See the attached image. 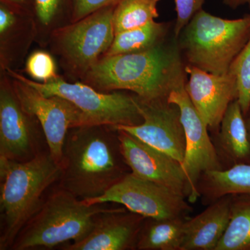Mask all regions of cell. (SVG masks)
I'll use <instances>...</instances> for the list:
<instances>
[{"instance_id":"cell-1","label":"cell","mask_w":250,"mask_h":250,"mask_svg":"<svg viewBox=\"0 0 250 250\" xmlns=\"http://www.w3.org/2000/svg\"><path fill=\"white\" fill-rule=\"evenodd\" d=\"M186 65L174 36L145 52L104 57L81 82L103 93L131 92L145 102L167 100L187 83Z\"/></svg>"},{"instance_id":"cell-2","label":"cell","mask_w":250,"mask_h":250,"mask_svg":"<svg viewBox=\"0 0 250 250\" xmlns=\"http://www.w3.org/2000/svg\"><path fill=\"white\" fill-rule=\"evenodd\" d=\"M59 187L82 200L102 196L131 172L118 131L94 125L69 129L62 147Z\"/></svg>"},{"instance_id":"cell-3","label":"cell","mask_w":250,"mask_h":250,"mask_svg":"<svg viewBox=\"0 0 250 250\" xmlns=\"http://www.w3.org/2000/svg\"><path fill=\"white\" fill-rule=\"evenodd\" d=\"M48 149L31 160L0 157V250H10L18 233L40 208L42 196L62 175Z\"/></svg>"},{"instance_id":"cell-4","label":"cell","mask_w":250,"mask_h":250,"mask_svg":"<svg viewBox=\"0 0 250 250\" xmlns=\"http://www.w3.org/2000/svg\"><path fill=\"white\" fill-rule=\"evenodd\" d=\"M103 205H87L59 187L18 233L10 250L52 249L82 241L91 231L97 216L112 208Z\"/></svg>"},{"instance_id":"cell-5","label":"cell","mask_w":250,"mask_h":250,"mask_svg":"<svg viewBox=\"0 0 250 250\" xmlns=\"http://www.w3.org/2000/svg\"><path fill=\"white\" fill-rule=\"evenodd\" d=\"M250 37V14L229 20L199 11L177 38L187 65L204 71L228 73Z\"/></svg>"},{"instance_id":"cell-6","label":"cell","mask_w":250,"mask_h":250,"mask_svg":"<svg viewBox=\"0 0 250 250\" xmlns=\"http://www.w3.org/2000/svg\"><path fill=\"white\" fill-rule=\"evenodd\" d=\"M115 6L98 10L51 35L46 48L58 61L65 80L81 82L111 47L115 37Z\"/></svg>"},{"instance_id":"cell-7","label":"cell","mask_w":250,"mask_h":250,"mask_svg":"<svg viewBox=\"0 0 250 250\" xmlns=\"http://www.w3.org/2000/svg\"><path fill=\"white\" fill-rule=\"evenodd\" d=\"M6 73L35 88L45 96H59L74 104L83 112L90 125L134 126L143 123L134 94L125 91L103 93L82 82H69L61 75L47 83H39L21 72L7 70Z\"/></svg>"},{"instance_id":"cell-8","label":"cell","mask_w":250,"mask_h":250,"mask_svg":"<svg viewBox=\"0 0 250 250\" xmlns=\"http://www.w3.org/2000/svg\"><path fill=\"white\" fill-rule=\"evenodd\" d=\"M44 143L40 121L22 108L11 77L0 72V157L18 162L31 160L45 151Z\"/></svg>"},{"instance_id":"cell-9","label":"cell","mask_w":250,"mask_h":250,"mask_svg":"<svg viewBox=\"0 0 250 250\" xmlns=\"http://www.w3.org/2000/svg\"><path fill=\"white\" fill-rule=\"evenodd\" d=\"M83 201L89 205L119 204L145 218L156 219L187 218L192 210L186 197L131 172L102 196Z\"/></svg>"},{"instance_id":"cell-10","label":"cell","mask_w":250,"mask_h":250,"mask_svg":"<svg viewBox=\"0 0 250 250\" xmlns=\"http://www.w3.org/2000/svg\"><path fill=\"white\" fill-rule=\"evenodd\" d=\"M185 84L172 91L167 100L177 104L180 110L186 138L185 155L181 165L187 180L188 201L194 204L200 198L197 184L202 174L224 167L210 139L208 126L190 101Z\"/></svg>"},{"instance_id":"cell-11","label":"cell","mask_w":250,"mask_h":250,"mask_svg":"<svg viewBox=\"0 0 250 250\" xmlns=\"http://www.w3.org/2000/svg\"><path fill=\"white\" fill-rule=\"evenodd\" d=\"M11 79L22 108L40 121L47 149L54 160L61 165L62 147L69 129L90 125L88 120L80 108L68 100L56 95L45 96L22 80Z\"/></svg>"},{"instance_id":"cell-12","label":"cell","mask_w":250,"mask_h":250,"mask_svg":"<svg viewBox=\"0 0 250 250\" xmlns=\"http://www.w3.org/2000/svg\"><path fill=\"white\" fill-rule=\"evenodd\" d=\"M143 123L134 126L118 125L149 146L166 153L182 164L185 155V132L179 108L167 100L145 102L134 95Z\"/></svg>"},{"instance_id":"cell-13","label":"cell","mask_w":250,"mask_h":250,"mask_svg":"<svg viewBox=\"0 0 250 250\" xmlns=\"http://www.w3.org/2000/svg\"><path fill=\"white\" fill-rule=\"evenodd\" d=\"M116 130L131 173L168 188L188 200L187 180L180 163L124 130Z\"/></svg>"},{"instance_id":"cell-14","label":"cell","mask_w":250,"mask_h":250,"mask_svg":"<svg viewBox=\"0 0 250 250\" xmlns=\"http://www.w3.org/2000/svg\"><path fill=\"white\" fill-rule=\"evenodd\" d=\"M188 80L186 91L208 129L218 132L225 112L238 99L236 77L229 71L215 75L191 65H186Z\"/></svg>"},{"instance_id":"cell-15","label":"cell","mask_w":250,"mask_h":250,"mask_svg":"<svg viewBox=\"0 0 250 250\" xmlns=\"http://www.w3.org/2000/svg\"><path fill=\"white\" fill-rule=\"evenodd\" d=\"M145 218L125 209L112 208L100 213L88 236L62 246L63 250H134Z\"/></svg>"},{"instance_id":"cell-16","label":"cell","mask_w":250,"mask_h":250,"mask_svg":"<svg viewBox=\"0 0 250 250\" xmlns=\"http://www.w3.org/2000/svg\"><path fill=\"white\" fill-rule=\"evenodd\" d=\"M31 13L0 3V72L20 71L36 41Z\"/></svg>"},{"instance_id":"cell-17","label":"cell","mask_w":250,"mask_h":250,"mask_svg":"<svg viewBox=\"0 0 250 250\" xmlns=\"http://www.w3.org/2000/svg\"><path fill=\"white\" fill-rule=\"evenodd\" d=\"M231 218V195L220 197L184 224L181 250H215Z\"/></svg>"},{"instance_id":"cell-18","label":"cell","mask_w":250,"mask_h":250,"mask_svg":"<svg viewBox=\"0 0 250 250\" xmlns=\"http://www.w3.org/2000/svg\"><path fill=\"white\" fill-rule=\"evenodd\" d=\"M215 145L222 164L228 167L238 164H250V144L246 118L238 100L229 106L217 132ZM224 167V166H223Z\"/></svg>"},{"instance_id":"cell-19","label":"cell","mask_w":250,"mask_h":250,"mask_svg":"<svg viewBox=\"0 0 250 250\" xmlns=\"http://www.w3.org/2000/svg\"><path fill=\"white\" fill-rule=\"evenodd\" d=\"M197 192L206 205L226 195L250 194V164L205 172L199 180Z\"/></svg>"},{"instance_id":"cell-20","label":"cell","mask_w":250,"mask_h":250,"mask_svg":"<svg viewBox=\"0 0 250 250\" xmlns=\"http://www.w3.org/2000/svg\"><path fill=\"white\" fill-rule=\"evenodd\" d=\"M187 218H146L138 237L136 250H181L184 224Z\"/></svg>"},{"instance_id":"cell-21","label":"cell","mask_w":250,"mask_h":250,"mask_svg":"<svg viewBox=\"0 0 250 250\" xmlns=\"http://www.w3.org/2000/svg\"><path fill=\"white\" fill-rule=\"evenodd\" d=\"M169 28L168 23L152 21L141 27L117 34L104 57L149 50L167 39Z\"/></svg>"},{"instance_id":"cell-22","label":"cell","mask_w":250,"mask_h":250,"mask_svg":"<svg viewBox=\"0 0 250 250\" xmlns=\"http://www.w3.org/2000/svg\"><path fill=\"white\" fill-rule=\"evenodd\" d=\"M35 20L36 43L46 48L51 35L59 28L71 23V0H33Z\"/></svg>"},{"instance_id":"cell-23","label":"cell","mask_w":250,"mask_h":250,"mask_svg":"<svg viewBox=\"0 0 250 250\" xmlns=\"http://www.w3.org/2000/svg\"><path fill=\"white\" fill-rule=\"evenodd\" d=\"M231 195V218L215 250H250V194Z\"/></svg>"},{"instance_id":"cell-24","label":"cell","mask_w":250,"mask_h":250,"mask_svg":"<svg viewBox=\"0 0 250 250\" xmlns=\"http://www.w3.org/2000/svg\"><path fill=\"white\" fill-rule=\"evenodd\" d=\"M160 0H122L115 6L113 14L115 35L141 27L159 17L157 6Z\"/></svg>"},{"instance_id":"cell-25","label":"cell","mask_w":250,"mask_h":250,"mask_svg":"<svg viewBox=\"0 0 250 250\" xmlns=\"http://www.w3.org/2000/svg\"><path fill=\"white\" fill-rule=\"evenodd\" d=\"M229 71L236 77L238 100L245 118L250 113V37L234 59Z\"/></svg>"},{"instance_id":"cell-26","label":"cell","mask_w":250,"mask_h":250,"mask_svg":"<svg viewBox=\"0 0 250 250\" xmlns=\"http://www.w3.org/2000/svg\"><path fill=\"white\" fill-rule=\"evenodd\" d=\"M23 72L29 78L39 83H47L58 78L55 57L49 51L36 49L28 55Z\"/></svg>"},{"instance_id":"cell-27","label":"cell","mask_w":250,"mask_h":250,"mask_svg":"<svg viewBox=\"0 0 250 250\" xmlns=\"http://www.w3.org/2000/svg\"><path fill=\"white\" fill-rule=\"evenodd\" d=\"M177 19L174 27V36L178 38L192 18L202 9L205 0H174Z\"/></svg>"},{"instance_id":"cell-28","label":"cell","mask_w":250,"mask_h":250,"mask_svg":"<svg viewBox=\"0 0 250 250\" xmlns=\"http://www.w3.org/2000/svg\"><path fill=\"white\" fill-rule=\"evenodd\" d=\"M122 0H71L72 21L76 22L106 6L116 5Z\"/></svg>"},{"instance_id":"cell-29","label":"cell","mask_w":250,"mask_h":250,"mask_svg":"<svg viewBox=\"0 0 250 250\" xmlns=\"http://www.w3.org/2000/svg\"><path fill=\"white\" fill-rule=\"evenodd\" d=\"M1 2L32 14L33 0H1Z\"/></svg>"},{"instance_id":"cell-30","label":"cell","mask_w":250,"mask_h":250,"mask_svg":"<svg viewBox=\"0 0 250 250\" xmlns=\"http://www.w3.org/2000/svg\"><path fill=\"white\" fill-rule=\"evenodd\" d=\"M223 2L231 9H237L240 6L247 5L250 10V0H223Z\"/></svg>"},{"instance_id":"cell-31","label":"cell","mask_w":250,"mask_h":250,"mask_svg":"<svg viewBox=\"0 0 250 250\" xmlns=\"http://www.w3.org/2000/svg\"><path fill=\"white\" fill-rule=\"evenodd\" d=\"M246 125L247 132H248V139H249L250 144V115L246 118Z\"/></svg>"}]
</instances>
